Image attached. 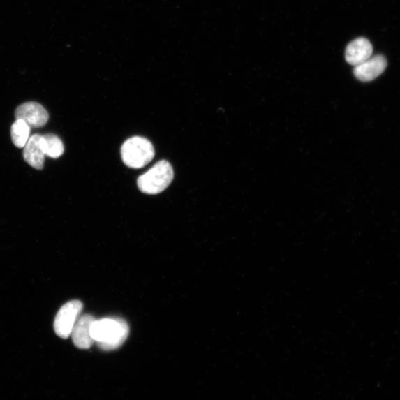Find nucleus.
<instances>
[{
    "instance_id": "1a4fd4ad",
    "label": "nucleus",
    "mask_w": 400,
    "mask_h": 400,
    "mask_svg": "<svg viewBox=\"0 0 400 400\" xmlns=\"http://www.w3.org/2000/svg\"><path fill=\"white\" fill-rule=\"evenodd\" d=\"M42 135L31 136L24 147V159L33 168L41 170L45 162V153L43 149Z\"/></svg>"
},
{
    "instance_id": "f03ea898",
    "label": "nucleus",
    "mask_w": 400,
    "mask_h": 400,
    "mask_svg": "<svg viewBox=\"0 0 400 400\" xmlns=\"http://www.w3.org/2000/svg\"><path fill=\"white\" fill-rule=\"evenodd\" d=\"M173 179L172 165L166 161H161L138 178V186L140 191L147 195H158L172 184Z\"/></svg>"
},
{
    "instance_id": "9b49d317",
    "label": "nucleus",
    "mask_w": 400,
    "mask_h": 400,
    "mask_svg": "<svg viewBox=\"0 0 400 400\" xmlns=\"http://www.w3.org/2000/svg\"><path fill=\"white\" fill-rule=\"evenodd\" d=\"M31 128L21 119H17L10 128L12 142L15 147L22 149L26 147L30 138Z\"/></svg>"
},
{
    "instance_id": "0eeeda50",
    "label": "nucleus",
    "mask_w": 400,
    "mask_h": 400,
    "mask_svg": "<svg viewBox=\"0 0 400 400\" xmlns=\"http://www.w3.org/2000/svg\"><path fill=\"white\" fill-rule=\"evenodd\" d=\"M96 319L91 314H84L77 321L71 336L73 342L80 349H88L94 343L91 327Z\"/></svg>"
},
{
    "instance_id": "423d86ee",
    "label": "nucleus",
    "mask_w": 400,
    "mask_h": 400,
    "mask_svg": "<svg viewBox=\"0 0 400 400\" xmlns=\"http://www.w3.org/2000/svg\"><path fill=\"white\" fill-rule=\"evenodd\" d=\"M387 65L385 57L383 55H377L355 66L354 75L362 82H370L381 75L387 68Z\"/></svg>"
},
{
    "instance_id": "20e7f679",
    "label": "nucleus",
    "mask_w": 400,
    "mask_h": 400,
    "mask_svg": "<svg viewBox=\"0 0 400 400\" xmlns=\"http://www.w3.org/2000/svg\"><path fill=\"white\" fill-rule=\"evenodd\" d=\"M82 308L80 301L71 300L59 310L54 323V331L58 336L67 339L71 335Z\"/></svg>"
},
{
    "instance_id": "f257e3e1",
    "label": "nucleus",
    "mask_w": 400,
    "mask_h": 400,
    "mask_svg": "<svg viewBox=\"0 0 400 400\" xmlns=\"http://www.w3.org/2000/svg\"><path fill=\"white\" fill-rule=\"evenodd\" d=\"M129 331L127 322L119 318L95 320L91 327L94 343L104 350L119 348L126 342Z\"/></svg>"
},
{
    "instance_id": "39448f33",
    "label": "nucleus",
    "mask_w": 400,
    "mask_h": 400,
    "mask_svg": "<svg viewBox=\"0 0 400 400\" xmlns=\"http://www.w3.org/2000/svg\"><path fill=\"white\" fill-rule=\"evenodd\" d=\"M17 119L24 121L30 128H36L44 126L48 121L47 112L40 104L35 102L23 103L16 109Z\"/></svg>"
},
{
    "instance_id": "9d476101",
    "label": "nucleus",
    "mask_w": 400,
    "mask_h": 400,
    "mask_svg": "<svg viewBox=\"0 0 400 400\" xmlns=\"http://www.w3.org/2000/svg\"><path fill=\"white\" fill-rule=\"evenodd\" d=\"M43 149L45 156L57 159L61 156L65 150L61 139L53 133L42 135Z\"/></svg>"
},
{
    "instance_id": "7ed1b4c3",
    "label": "nucleus",
    "mask_w": 400,
    "mask_h": 400,
    "mask_svg": "<svg viewBox=\"0 0 400 400\" xmlns=\"http://www.w3.org/2000/svg\"><path fill=\"white\" fill-rule=\"evenodd\" d=\"M155 155L152 143L147 138L133 137L126 140L121 148L124 163L131 168H141L148 165Z\"/></svg>"
},
{
    "instance_id": "6e6552de",
    "label": "nucleus",
    "mask_w": 400,
    "mask_h": 400,
    "mask_svg": "<svg viewBox=\"0 0 400 400\" xmlns=\"http://www.w3.org/2000/svg\"><path fill=\"white\" fill-rule=\"evenodd\" d=\"M373 46L366 38H360L350 42L346 50V59L348 64L357 66L371 57Z\"/></svg>"
}]
</instances>
